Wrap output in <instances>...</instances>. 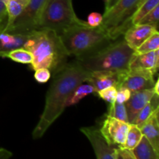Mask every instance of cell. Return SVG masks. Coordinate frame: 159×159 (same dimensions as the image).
I'll use <instances>...</instances> for the list:
<instances>
[{"label": "cell", "mask_w": 159, "mask_h": 159, "mask_svg": "<svg viewBox=\"0 0 159 159\" xmlns=\"http://www.w3.org/2000/svg\"><path fill=\"white\" fill-rule=\"evenodd\" d=\"M90 71L82 67L76 59L67 63L53 75L48 90L43 111L33 131V138H42L67 107V102L76 87L86 82Z\"/></svg>", "instance_id": "6da1fadb"}, {"label": "cell", "mask_w": 159, "mask_h": 159, "mask_svg": "<svg viewBox=\"0 0 159 159\" xmlns=\"http://www.w3.org/2000/svg\"><path fill=\"white\" fill-rule=\"evenodd\" d=\"M33 56L34 70L46 68L53 75L68 63V54L58 34L48 29L36 30L29 34L23 47Z\"/></svg>", "instance_id": "7a4b0ae2"}, {"label": "cell", "mask_w": 159, "mask_h": 159, "mask_svg": "<svg viewBox=\"0 0 159 159\" xmlns=\"http://www.w3.org/2000/svg\"><path fill=\"white\" fill-rule=\"evenodd\" d=\"M134 53L124 37H120L101 49L75 59L88 71H124L128 70Z\"/></svg>", "instance_id": "3957f363"}, {"label": "cell", "mask_w": 159, "mask_h": 159, "mask_svg": "<svg viewBox=\"0 0 159 159\" xmlns=\"http://www.w3.org/2000/svg\"><path fill=\"white\" fill-rule=\"evenodd\" d=\"M58 36L68 55L75 58L89 55L114 40L99 26H74Z\"/></svg>", "instance_id": "277c9868"}, {"label": "cell", "mask_w": 159, "mask_h": 159, "mask_svg": "<svg viewBox=\"0 0 159 159\" xmlns=\"http://www.w3.org/2000/svg\"><path fill=\"white\" fill-rule=\"evenodd\" d=\"M89 26L77 17L71 0H46L37 30L48 29L61 34L69 28Z\"/></svg>", "instance_id": "5b68a950"}, {"label": "cell", "mask_w": 159, "mask_h": 159, "mask_svg": "<svg viewBox=\"0 0 159 159\" xmlns=\"http://www.w3.org/2000/svg\"><path fill=\"white\" fill-rule=\"evenodd\" d=\"M145 0H118L112 8L105 11L99 27L112 40L124 35L132 25V18Z\"/></svg>", "instance_id": "8992f818"}, {"label": "cell", "mask_w": 159, "mask_h": 159, "mask_svg": "<svg viewBox=\"0 0 159 159\" xmlns=\"http://www.w3.org/2000/svg\"><path fill=\"white\" fill-rule=\"evenodd\" d=\"M46 0H29L20 15L5 32L15 34H29L36 30Z\"/></svg>", "instance_id": "52a82bcc"}, {"label": "cell", "mask_w": 159, "mask_h": 159, "mask_svg": "<svg viewBox=\"0 0 159 159\" xmlns=\"http://www.w3.org/2000/svg\"><path fill=\"white\" fill-rule=\"evenodd\" d=\"M129 127L130 124L128 123L107 115L101 124L99 131L109 144L116 148H122L125 142Z\"/></svg>", "instance_id": "ba28073f"}, {"label": "cell", "mask_w": 159, "mask_h": 159, "mask_svg": "<svg viewBox=\"0 0 159 159\" xmlns=\"http://www.w3.org/2000/svg\"><path fill=\"white\" fill-rule=\"evenodd\" d=\"M155 75L144 70L128 69L124 75L120 87H124L135 93L141 90L153 89L155 83Z\"/></svg>", "instance_id": "9c48e42d"}, {"label": "cell", "mask_w": 159, "mask_h": 159, "mask_svg": "<svg viewBox=\"0 0 159 159\" xmlns=\"http://www.w3.org/2000/svg\"><path fill=\"white\" fill-rule=\"evenodd\" d=\"M80 130L88 138L93 146L96 159H115L116 147L107 142L99 128L96 127H82Z\"/></svg>", "instance_id": "30bf717a"}, {"label": "cell", "mask_w": 159, "mask_h": 159, "mask_svg": "<svg viewBox=\"0 0 159 159\" xmlns=\"http://www.w3.org/2000/svg\"><path fill=\"white\" fill-rule=\"evenodd\" d=\"M127 71H90L86 82L89 83L94 88L96 95H97L98 92L108 87L115 86L117 89L120 85L124 73Z\"/></svg>", "instance_id": "8fae6325"}, {"label": "cell", "mask_w": 159, "mask_h": 159, "mask_svg": "<svg viewBox=\"0 0 159 159\" xmlns=\"http://www.w3.org/2000/svg\"><path fill=\"white\" fill-rule=\"evenodd\" d=\"M158 30L148 25L135 23L131 25L124 34V39L130 48L135 51L149 37L158 32Z\"/></svg>", "instance_id": "7c38bea8"}, {"label": "cell", "mask_w": 159, "mask_h": 159, "mask_svg": "<svg viewBox=\"0 0 159 159\" xmlns=\"http://www.w3.org/2000/svg\"><path fill=\"white\" fill-rule=\"evenodd\" d=\"M155 94L156 93L154 89L131 93L130 99L125 102L129 124H134L139 112L147 105Z\"/></svg>", "instance_id": "4fadbf2b"}, {"label": "cell", "mask_w": 159, "mask_h": 159, "mask_svg": "<svg viewBox=\"0 0 159 159\" xmlns=\"http://www.w3.org/2000/svg\"><path fill=\"white\" fill-rule=\"evenodd\" d=\"M159 68V50L147 53H136L134 51L128 69L144 70L155 75Z\"/></svg>", "instance_id": "5bb4252c"}, {"label": "cell", "mask_w": 159, "mask_h": 159, "mask_svg": "<svg viewBox=\"0 0 159 159\" xmlns=\"http://www.w3.org/2000/svg\"><path fill=\"white\" fill-rule=\"evenodd\" d=\"M29 34H15L2 32L0 34V57H6L10 51L23 48Z\"/></svg>", "instance_id": "9a60e30c"}, {"label": "cell", "mask_w": 159, "mask_h": 159, "mask_svg": "<svg viewBox=\"0 0 159 159\" xmlns=\"http://www.w3.org/2000/svg\"><path fill=\"white\" fill-rule=\"evenodd\" d=\"M158 111L159 110H156L140 128L143 136L147 138L158 153H159Z\"/></svg>", "instance_id": "2e32d148"}, {"label": "cell", "mask_w": 159, "mask_h": 159, "mask_svg": "<svg viewBox=\"0 0 159 159\" xmlns=\"http://www.w3.org/2000/svg\"><path fill=\"white\" fill-rule=\"evenodd\" d=\"M132 152L136 159H159V153L144 136L137 147L132 150Z\"/></svg>", "instance_id": "e0dca14e"}, {"label": "cell", "mask_w": 159, "mask_h": 159, "mask_svg": "<svg viewBox=\"0 0 159 159\" xmlns=\"http://www.w3.org/2000/svg\"><path fill=\"white\" fill-rule=\"evenodd\" d=\"M159 110V95L155 94L147 105L139 112L134 124L141 128L156 110Z\"/></svg>", "instance_id": "ac0fdd59"}, {"label": "cell", "mask_w": 159, "mask_h": 159, "mask_svg": "<svg viewBox=\"0 0 159 159\" xmlns=\"http://www.w3.org/2000/svg\"><path fill=\"white\" fill-rule=\"evenodd\" d=\"M29 0H6V7L8 15L7 29L20 15Z\"/></svg>", "instance_id": "d6986e66"}, {"label": "cell", "mask_w": 159, "mask_h": 159, "mask_svg": "<svg viewBox=\"0 0 159 159\" xmlns=\"http://www.w3.org/2000/svg\"><path fill=\"white\" fill-rule=\"evenodd\" d=\"M90 94H96L94 88L89 83L84 84L83 82V83L80 84L76 87L71 96H70L69 99L67 102V107L75 105L78 102H80L83 98Z\"/></svg>", "instance_id": "ffe728a7"}, {"label": "cell", "mask_w": 159, "mask_h": 159, "mask_svg": "<svg viewBox=\"0 0 159 159\" xmlns=\"http://www.w3.org/2000/svg\"><path fill=\"white\" fill-rule=\"evenodd\" d=\"M142 137L143 135L141 129L134 124H130V127L127 134L125 142L122 148L132 151L139 144Z\"/></svg>", "instance_id": "44dd1931"}, {"label": "cell", "mask_w": 159, "mask_h": 159, "mask_svg": "<svg viewBox=\"0 0 159 159\" xmlns=\"http://www.w3.org/2000/svg\"><path fill=\"white\" fill-rule=\"evenodd\" d=\"M158 6H159V0H145L134 15L132 18V25L139 23L143 17L145 16L148 12L153 10Z\"/></svg>", "instance_id": "7402d4cb"}, {"label": "cell", "mask_w": 159, "mask_h": 159, "mask_svg": "<svg viewBox=\"0 0 159 159\" xmlns=\"http://www.w3.org/2000/svg\"><path fill=\"white\" fill-rule=\"evenodd\" d=\"M107 110H108L107 113V116H112L129 124L125 103H118L115 102L109 105Z\"/></svg>", "instance_id": "603a6c76"}, {"label": "cell", "mask_w": 159, "mask_h": 159, "mask_svg": "<svg viewBox=\"0 0 159 159\" xmlns=\"http://www.w3.org/2000/svg\"><path fill=\"white\" fill-rule=\"evenodd\" d=\"M6 57H9L13 61L21 64H30L32 63L33 56L30 51H27L25 48H20L10 51Z\"/></svg>", "instance_id": "cb8c5ba5"}, {"label": "cell", "mask_w": 159, "mask_h": 159, "mask_svg": "<svg viewBox=\"0 0 159 159\" xmlns=\"http://www.w3.org/2000/svg\"><path fill=\"white\" fill-rule=\"evenodd\" d=\"M159 50V33H155L149 37L138 49L135 50L136 53H147Z\"/></svg>", "instance_id": "d4e9b609"}, {"label": "cell", "mask_w": 159, "mask_h": 159, "mask_svg": "<svg viewBox=\"0 0 159 159\" xmlns=\"http://www.w3.org/2000/svg\"><path fill=\"white\" fill-rule=\"evenodd\" d=\"M158 20H159V6H156L153 10L147 14L145 16L143 17L139 23L141 24L148 25L158 30Z\"/></svg>", "instance_id": "484cf974"}, {"label": "cell", "mask_w": 159, "mask_h": 159, "mask_svg": "<svg viewBox=\"0 0 159 159\" xmlns=\"http://www.w3.org/2000/svg\"><path fill=\"white\" fill-rule=\"evenodd\" d=\"M116 93H117L116 87L110 86L98 92L97 96L108 102L109 104H111L116 102Z\"/></svg>", "instance_id": "4316f807"}, {"label": "cell", "mask_w": 159, "mask_h": 159, "mask_svg": "<svg viewBox=\"0 0 159 159\" xmlns=\"http://www.w3.org/2000/svg\"><path fill=\"white\" fill-rule=\"evenodd\" d=\"M34 79L39 83H46L51 77V72L46 68H40L34 70Z\"/></svg>", "instance_id": "83f0119b"}, {"label": "cell", "mask_w": 159, "mask_h": 159, "mask_svg": "<svg viewBox=\"0 0 159 159\" xmlns=\"http://www.w3.org/2000/svg\"><path fill=\"white\" fill-rule=\"evenodd\" d=\"M6 0H0V34L5 32L8 25V15L6 7Z\"/></svg>", "instance_id": "f1b7e54d"}, {"label": "cell", "mask_w": 159, "mask_h": 159, "mask_svg": "<svg viewBox=\"0 0 159 159\" xmlns=\"http://www.w3.org/2000/svg\"><path fill=\"white\" fill-rule=\"evenodd\" d=\"M115 159H136L131 150L121 147L115 148Z\"/></svg>", "instance_id": "f546056e"}, {"label": "cell", "mask_w": 159, "mask_h": 159, "mask_svg": "<svg viewBox=\"0 0 159 159\" xmlns=\"http://www.w3.org/2000/svg\"><path fill=\"white\" fill-rule=\"evenodd\" d=\"M131 96V93L130 90L124 87H120L117 88V93L116 96V102L118 103H125Z\"/></svg>", "instance_id": "4dcf8cb0"}, {"label": "cell", "mask_w": 159, "mask_h": 159, "mask_svg": "<svg viewBox=\"0 0 159 159\" xmlns=\"http://www.w3.org/2000/svg\"><path fill=\"white\" fill-rule=\"evenodd\" d=\"M102 20V16L98 12H92L89 15L87 23L92 27H97L100 26Z\"/></svg>", "instance_id": "1f68e13d"}, {"label": "cell", "mask_w": 159, "mask_h": 159, "mask_svg": "<svg viewBox=\"0 0 159 159\" xmlns=\"http://www.w3.org/2000/svg\"><path fill=\"white\" fill-rule=\"evenodd\" d=\"M12 156V153L4 148H0V159H9Z\"/></svg>", "instance_id": "d6a6232c"}, {"label": "cell", "mask_w": 159, "mask_h": 159, "mask_svg": "<svg viewBox=\"0 0 159 159\" xmlns=\"http://www.w3.org/2000/svg\"><path fill=\"white\" fill-rule=\"evenodd\" d=\"M118 2V0H105V11H107L113 7Z\"/></svg>", "instance_id": "836d02e7"}, {"label": "cell", "mask_w": 159, "mask_h": 159, "mask_svg": "<svg viewBox=\"0 0 159 159\" xmlns=\"http://www.w3.org/2000/svg\"><path fill=\"white\" fill-rule=\"evenodd\" d=\"M158 86H159V80L158 79H157L156 82H155V85H154V90H155V93H156V94L159 95V89H158Z\"/></svg>", "instance_id": "e575fe53"}]
</instances>
